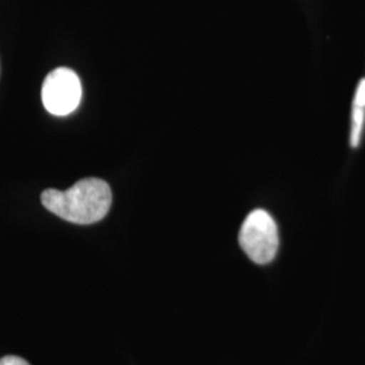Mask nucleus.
<instances>
[{"label":"nucleus","mask_w":365,"mask_h":365,"mask_svg":"<svg viewBox=\"0 0 365 365\" xmlns=\"http://www.w3.org/2000/svg\"><path fill=\"white\" fill-rule=\"evenodd\" d=\"M43 207L64 221L76 225H91L102 221L111 207L113 194L110 185L96 178L75 182L66 191L49 188L42 192Z\"/></svg>","instance_id":"f257e3e1"},{"label":"nucleus","mask_w":365,"mask_h":365,"mask_svg":"<svg viewBox=\"0 0 365 365\" xmlns=\"http://www.w3.org/2000/svg\"><path fill=\"white\" fill-rule=\"evenodd\" d=\"M238 241L242 250L253 262H271L279 249V232L276 222L265 210L252 211L241 226Z\"/></svg>","instance_id":"f03ea898"},{"label":"nucleus","mask_w":365,"mask_h":365,"mask_svg":"<svg viewBox=\"0 0 365 365\" xmlns=\"http://www.w3.org/2000/svg\"><path fill=\"white\" fill-rule=\"evenodd\" d=\"M81 93L83 90L78 73L69 68H57L45 78L41 98L51 114L63 117L78 108Z\"/></svg>","instance_id":"7ed1b4c3"},{"label":"nucleus","mask_w":365,"mask_h":365,"mask_svg":"<svg viewBox=\"0 0 365 365\" xmlns=\"http://www.w3.org/2000/svg\"><path fill=\"white\" fill-rule=\"evenodd\" d=\"M365 122V78L357 84L353 98L352 128H351V145L357 148L361 141V134Z\"/></svg>","instance_id":"20e7f679"},{"label":"nucleus","mask_w":365,"mask_h":365,"mask_svg":"<svg viewBox=\"0 0 365 365\" xmlns=\"http://www.w3.org/2000/svg\"><path fill=\"white\" fill-rule=\"evenodd\" d=\"M0 365H30L26 360L18 356H6L0 359Z\"/></svg>","instance_id":"39448f33"}]
</instances>
